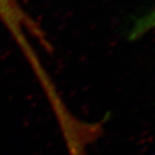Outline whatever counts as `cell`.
I'll return each mask as SVG.
<instances>
[{
  "label": "cell",
  "mask_w": 155,
  "mask_h": 155,
  "mask_svg": "<svg viewBox=\"0 0 155 155\" xmlns=\"http://www.w3.org/2000/svg\"><path fill=\"white\" fill-rule=\"evenodd\" d=\"M0 8L10 10L12 8V0H0Z\"/></svg>",
  "instance_id": "obj_1"
}]
</instances>
